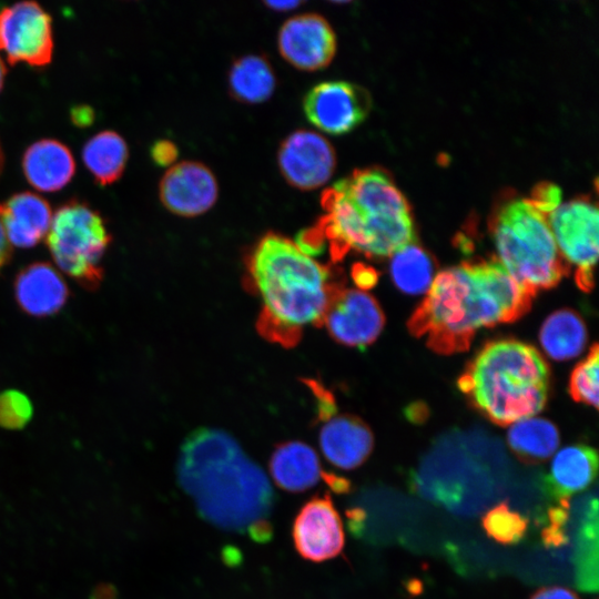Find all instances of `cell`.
Listing matches in <instances>:
<instances>
[{
	"instance_id": "obj_1",
	"label": "cell",
	"mask_w": 599,
	"mask_h": 599,
	"mask_svg": "<svg viewBox=\"0 0 599 599\" xmlns=\"http://www.w3.org/2000/svg\"><path fill=\"white\" fill-rule=\"evenodd\" d=\"M176 478L209 524L256 541L271 538L272 485L260 465L225 430H193L182 443Z\"/></svg>"
},
{
	"instance_id": "obj_2",
	"label": "cell",
	"mask_w": 599,
	"mask_h": 599,
	"mask_svg": "<svg viewBox=\"0 0 599 599\" xmlns=\"http://www.w3.org/2000/svg\"><path fill=\"white\" fill-rule=\"evenodd\" d=\"M321 206L317 223L296 240L311 256L327 247L333 262L349 252L385 257L415 241L409 203L380 167L357 169L336 181L323 191Z\"/></svg>"
},
{
	"instance_id": "obj_3",
	"label": "cell",
	"mask_w": 599,
	"mask_h": 599,
	"mask_svg": "<svg viewBox=\"0 0 599 599\" xmlns=\"http://www.w3.org/2000/svg\"><path fill=\"white\" fill-rule=\"evenodd\" d=\"M534 296L497 258L463 262L436 275L407 326L436 353L465 352L479 329L527 313Z\"/></svg>"
},
{
	"instance_id": "obj_4",
	"label": "cell",
	"mask_w": 599,
	"mask_h": 599,
	"mask_svg": "<svg viewBox=\"0 0 599 599\" xmlns=\"http://www.w3.org/2000/svg\"><path fill=\"white\" fill-rule=\"evenodd\" d=\"M245 282L262 303L260 334L284 347L295 346L308 326H322L341 275L304 252L295 241L265 233L245 258Z\"/></svg>"
},
{
	"instance_id": "obj_5",
	"label": "cell",
	"mask_w": 599,
	"mask_h": 599,
	"mask_svg": "<svg viewBox=\"0 0 599 599\" xmlns=\"http://www.w3.org/2000/svg\"><path fill=\"white\" fill-rule=\"evenodd\" d=\"M458 387L489 420L512 425L544 408L549 367L529 344L510 338L491 341L467 365Z\"/></svg>"
},
{
	"instance_id": "obj_6",
	"label": "cell",
	"mask_w": 599,
	"mask_h": 599,
	"mask_svg": "<svg viewBox=\"0 0 599 599\" xmlns=\"http://www.w3.org/2000/svg\"><path fill=\"white\" fill-rule=\"evenodd\" d=\"M490 231L499 263L534 295L554 287L569 272L557 248L548 215L529 199H512L493 217Z\"/></svg>"
},
{
	"instance_id": "obj_7",
	"label": "cell",
	"mask_w": 599,
	"mask_h": 599,
	"mask_svg": "<svg viewBox=\"0 0 599 599\" xmlns=\"http://www.w3.org/2000/svg\"><path fill=\"white\" fill-rule=\"evenodd\" d=\"M48 246L57 265L94 290L103 277L102 256L111 241L101 216L82 203H69L52 216Z\"/></svg>"
},
{
	"instance_id": "obj_8",
	"label": "cell",
	"mask_w": 599,
	"mask_h": 599,
	"mask_svg": "<svg viewBox=\"0 0 599 599\" xmlns=\"http://www.w3.org/2000/svg\"><path fill=\"white\" fill-rule=\"evenodd\" d=\"M548 223L565 263L575 266V281L580 290L593 287V271L598 257V209L587 197L560 203Z\"/></svg>"
},
{
	"instance_id": "obj_9",
	"label": "cell",
	"mask_w": 599,
	"mask_h": 599,
	"mask_svg": "<svg viewBox=\"0 0 599 599\" xmlns=\"http://www.w3.org/2000/svg\"><path fill=\"white\" fill-rule=\"evenodd\" d=\"M372 99L366 89L345 80H327L313 85L303 99L306 119L322 132H351L368 115Z\"/></svg>"
},
{
	"instance_id": "obj_10",
	"label": "cell",
	"mask_w": 599,
	"mask_h": 599,
	"mask_svg": "<svg viewBox=\"0 0 599 599\" xmlns=\"http://www.w3.org/2000/svg\"><path fill=\"white\" fill-rule=\"evenodd\" d=\"M0 50L10 63L41 67L50 62L53 41L51 19L35 2L23 1L0 12Z\"/></svg>"
},
{
	"instance_id": "obj_11",
	"label": "cell",
	"mask_w": 599,
	"mask_h": 599,
	"mask_svg": "<svg viewBox=\"0 0 599 599\" xmlns=\"http://www.w3.org/2000/svg\"><path fill=\"white\" fill-rule=\"evenodd\" d=\"M277 164L285 181L298 190L324 185L336 167V153L321 133L298 129L287 134L277 150Z\"/></svg>"
},
{
	"instance_id": "obj_12",
	"label": "cell",
	"mask_w": 599,
	"mask_h": 599,
	"mask_svg": "<svg viewBox=\"0 0 599 599\" xmlns=\"http://www.w3.org/2000/svg\"><path fill=\"white\" fill-rule=\"evenodd\" d=\"M292 538L297 554L312 562L334 559L343 551L344 527L328 493L312 497L300 508Z\"/></svg>"
},
{
	"instance_id": "obj_13",
	"label": "cell",
	"mask_w": 599,
	"mask_h": 599,
	"mask_svg": "<svg viewBox=\"0 0 599 599\" xmlns=\"http://www.w3.org/2000/svg\"><path fill=\"white\" fill-rule=\"evenodd\" d=\"M385 316L374 296L344 286L334 295L323 318L331 337L338 344L366 348L383 331Z\"/></svg>"
},
{
	"instance_id": "obj_14",
	"label": "cell",
	"mask_w": 599,
	"mask_h": 599,
	"mask_svg": "<svg viewBox=\"0 0 599 599\" xmlns=\"http://www.w3.org/2000/svg\"><path fill=\"white\" fill-rule=\"evenodd\" d=\"M277 48L293 67L315 71L331 63L336 53L337 39L324 16L304 12L283 22L277 34Z\"/></svg>"
},
{
	"instance_id": "obj_15",
	"label": "cell",
	"mask_w": 599,
	"mask_h": 599,
	"mask_svg": "<svg viewBox=\"0 0 599 599\" xmlns=\"http://www.w3.org/2000/svg\"><path fill=\"white\" fill-rule=\"evenodd\" d=\"M159 195L173 214L193 217L209 211L219 197L213 171L202 162L184 160L169 167L161 179Z\"/></svg>"
},
{
	"instance_id": "obj_16",
	"label": "cell",
	"mask_w": 599,
	"mask_h": 599,
	"mask_svg": "<svg viewBox=\"0 0 599 599\" xmlns=\"http://www.w3.org/2000/svg\"><path fill=\"white\" fill-rule=\"evenodd\" d=\"M318 445L325 459L343 470L363 465L374 447L370 428L358 417L333 415L323 420Z\"/></svg>"
},
{
	"instance_id": "obj_17",
	"label": "cell",
	"mask_w": 599,
	"mask_h": 599,
	"mask_svg": "<svg viewBox=\"0 0 599 599\" xmlns=\"http://www.w3.org/2000/svg\"><path fill=\"white\" fill-rule=\"evenodd\" d=\"M68 286L62 276L48 263H33L19 272L14 296L19 306L32 316H49L64 305Z\"/></svg>"
},
{
	"instance_id": "obj_18",
	"label": "cell",
	"mask_w": 599,
	"mask_h": 599,
	"mask_svg": "<svg viewBox=\"0 0 599 599\" xmlns=\"http://www.w3.org/2000/svg\"><path fill=\"white\" fill-rule=\"evenodd\" d=\"M597 470L595 448L583 444L569 445L555 455L544 488L550 497L567 500L588 488L596 479Z\"/></svg>"
},
{
	"instance_id": "obj_19",
	"label": "cell",
	"mask_w": 599,
	"mask_h": 599,
	"mask_svg": "<svg viewBox=\"0 0 599 599\" xmlns=\"http://www.w3.org/2000/svg\"><path fill=\"white\" fill-rule=\"evenodd\" d=\"M268 466L274 484L288 493L308 490L324 479L325 475L317 453L300 440L277 445Z\"/></svg>"
},
{
	"instance_id": "obj_20",
	"label": "cell",
	"mask_w": 599,
	"mask_h": 599,
	"mask_svg": "<svg viewBox=\"0 0 599 599\" xmlns=\"http://www.w3.org/2000/svg\"><path fill=\"white\" fill-rule=\"evenodd\" d=\"M0 216L9 243L24 248L41 241L52 221L48 202L30 192L16 194L1 204Z\"/></svg>"
},
{
	"instance_id": "obj_21",
	"label": "cell",
	"mask_w": 599,
	"mask_h": 599,
	"mask_svg": "<svg viewBox=\"0 0 599 599\" xmlns=\"http://www.w3.org/2000/svg\"><path fill=\"white\" fill-rule=\"evenodd\" d=\"M22 167L29 183L43 192L62 189L75 170L69 149L54 140H41L29 146Z\"/></svg>"
},
{
	"instance_id": "obj_22",
	"label": "cell",
	"mask_w": 599,
	"mask_h": 599,
	"mask_svg": "<svg viewBox=\"0 0 599 599\" xmlns=\"http://www.w3.org/2000/svg\"><path fill=\"white\" fill-rule=\"evenodd\" d=\"M227 88L232 98L242 103H261L275 91L276 74L265 55L243 54L229 69Z\"/></svg>"
},
{
	"instance_id": "obj_23",
	"label": "cell",
	"mask_w": 599,
	"mask_h": 599,
	"mask_svg": "<svg viewBox=\"0 0 599 599\" xmlns=\"http://www.w3.org/2000/svg\"><path fill=\"white\" fill-rule=\"evenodd\" d=\"M559 432L548 419L528 417L508 430L507 443L517 458L529 465L548 460L559 446Z\"/></svg>"
},
{
	"instance_id": "obj_24",
	"label": "cell",
	"mask_w": 599,
	"mask_h": 599,
	"mask_svg": "<svg viewBox=\"0 0 599 599\" xmlns=\"http://www.w3.org/2000/svg\"><path fill=\"white\" fill-rule=\"evenodd\" d=\"M539 341L549 357L567 361L583 351L587 342L586 325L576 312L559 309L545 319Z\"/></svg>"
},
{
	"instance_id": "obj_25",
	"label": "cell",
	"mask_w": 599,
	"mask_h": 599,
	"mask_svg": "<svg viewBox=\"0 0 599 599\" xmlns=\"http://www.w3.org/2000/svg\"><path fill=\"white\" fill-rule=\"evenodd\" d=\"M128 154L125 141L113 131H104L87 142L82 158L95 180L100 184L106 185L121 176L128 161Z\"/></svg>"
},
{
	"instance_id": "obj_26",
	"label": "cell",
	"mask_w": 599,
	"mask_h": 599,
	"mask_svg": "<svg viewBox=\"0 0 599 599\" xmlns=\"http://www.w3.org/2000/svg\"><path fill=\"white\" fill-rule=\"evenodd\" d=\"M390 256V276L402 292L416 295L428 291L434 280V263L424 248L410 243Z\"/></svg>"
},
{
	"instance_id": "obj_27",
	"label": "cell",
	"mask_w": 599,
	"mask_h": 599,
	"mask_svg": "<svg viewBox=\"0 0 599 599\" xmlns=\"http://www.w3.org/2000/svg\"><path fill=\"white\" fill-rule=\"evenodd\" d=\"M575 564L578 587L586 591H596L598 587V516L596 498L587 507L579 526Z\"/></svg>"
},
{
	"instance_id": "obj_28",
	"label": "cell",
	"mask_w": 599,
	"mask_h": 599,
	"mask_svg": "<svg viewBox=\"0 0 599 599\" xmlns=\"http://www.w3.org/2000/svg\"><path fill=\"white\" fill-rule=\"evenodd\" d=\"M488 537L501 545L519 542L528 528V519L512 510L506 501L490 508L481 518Z\"/></svg>"
},
{
	"instance_id": "obj_29",
	"label": "cell",
	"mask_w": 599,
	"mask_h": 599,
	"mask_svg": "<svg viewBox=\"0 0 599 599\" xmlns=\"http://www.w3.org/2000/svg\"><path fill=\"white\" fill-rule=\"evenodd\" d=\"M598 345L593 344L587 357L573 368L569 382L571 397L595 408H598Z\"/></svg>"
},
{
	"instance_id": "obj_30",
	"label": "cell",
	"mask_w": 599,
	"mask_h": 599,
	"mask_svg": "<svg viewBox=\"0 0 599 599\" xmlns=\"http://www.w3.org/2000/svg\"><path fill=\"white\" fill-rule=\"evenodd\" d=\"M32 416L30 399L19 390H6L0 395V426L19 429L28 424Z\"/></svg>"
},
{
	"instance_id": "obj_31",
	"label": "cell",
	"mask_w": 599,
	"mask_h": 599,
	"mask_svg": "<svg viewBox=\"0 0 599 599\" xmlns=\"http://www.w3.org/2000/svg\"><path fill=\"white\" fill-rule=\"evenodd\" d=\"M568 501L560 500L559 505L549 509V524L542 530V540L548 547H558L566 542L565 525L568 517Z\"/></svg>"
},
{
	"instance_id": "obj_32",
	"label": "cell",
	"mask_w": 599,
	"mask_h": 599,
	"mask_svg": "<svg viewBox=\"0 0 599 599\" xmlns=\"http://www.w3.org/2000/svg\"><path fill=\"white\" fill-rule=\"evenodd\" d=\"M529 200L546 215H549L561 203V191L551 183L538 185Z\"/></svg>"
},
{
	"instance_id": "obj_33",
	"label": "cell",
	"mask_w": 599,
	"mask_h": 599,
	"mask_svg": "<svg viewBox=\"0 0 599 599\" xmlns=\"http://www.w3.org/2000/svg\"><path fill=\"white\" fill-rule=\"evenodd\" d=\"M179 156V149L170 140H159L151 146V158L160 166L173 165Z\"/></svg>"
},
{
	"instance_id": "obj_34",
	"label": "cell",
	"mask_w": 599,
	"mask_h": 599,
	"mask_svg": "<svg viewBox=\"0 0 599 599\" xmlns=\"http://www.w3.org/2000/svg\"><path fill=\"white\" fill-rule=\"evenodd\" d=\"M352 276L359 290L365 291L377 283L378 274L373 267L356 263L352 268Z\"/></svg>"
},
{
	"instance_id": "obj_35",
	"label": "cell",
	"mask_w": 599,
	"mask_h": 599,
	"mask_svg": "<svg viewBox=\"0 0 599 599\" xmlns=\"http://www.w3.org/2000/svg\"><path fill=\"white\" fill-rule=\"evenodd\" d=\"M530 599H579V597L568 588L548 586L538 589Z\"/></svg>"
},
{
	"instance_id": "obj_36",
	"label": "cell",
	"mask_w": 599,
	"mask_h": 599,
	"mask_svg": "<svg viewBox=\"0 0 599 599\" xmlns=\"http://www.w3.org/2000/svg\"><path fill=\"white\" fill-rule=\"evenodd\" d=\"M11 254L10 243L7 238L2 220L0 216V268L8 262Z\"/></svg>"
},
{
	"instance_id": "obj_37",
	"label": "cell",
	"mask_w": 599,
	"mask_h": 599,
	"mask_svg": "<svg viewBox=\"0 0 599 599\" xmlns=\"http://www.w3.org/2000/svg\"><path fill=\"white\" fill-rule=\"evenodd\" d=\"M73 122L78 125L90 124L93 119V112L88 106L77 108L72 112Z\"/></svg>"
},
{
	"instance_id": "obj_38",
	"label": "cell",
	"mask_w": 599,
	"mask_h": 599,
	"mask_svg": "<svg viewBox=\"0 0 599 599\" xmlns=\"http://www.w3.org/2000/svg\"><path fill=\"white\" fill-rule=\"evenodd\" d=\"M267 8L275 11H288L293 10L302 4V1L288 0V1H265Z\"/></svg>"
},
{
	"instance_id": "obj_39",
	"label": "cell",
	"mask_w": 599,
	"mask_h": 599,
	"mask_svg": "<svg viewBox=\"0 0 599 599\" xmlns=\"http://www.w3.org/2000/svg\"><path fill=\"white\" fill-rule=\"evenodd\" d=\"M4 74H6V67H4L3 62H2V60L0 59V90H1L2 84H3Z\"/></svg>"
},
{
	"instance_id": "obj_40",
	"label": "cell",
	"mask_w": 599,
	"mask_h": 599,
	"mask_svg": "<svg viewBox=\"0 0 599 599\" xmlns=\"http://www.w3.org/2000/svg\"><path fill=\"white\" fill-rule=\"evenodd\" d=\"M0 166H1V152H0Z\"/></svg>"
}]
</instances>
